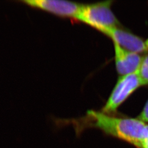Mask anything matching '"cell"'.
Listing matches in <instances>:
<instances>
[{"instance_id": "1", "label": "cell", "mask_w": 148, "mask_h": 148, "mask_svg": "<svg viewBox=\"0 0 148 148\" xmlns=\"http://www.w3.org/2000/svg\"><path fill=\"white\" fill-rule=\"evenodd\" d=\"M76 132L79 134L85 128L95 127L106 134L116 138L140 148L148 134V125L138 119L113 116L102 111L89 110L83 118L71 122Z\"/></svg>"}, {"instance_id": "2", "label": "cell", "mask_w": 148, "mask_h": 148, "mask_svg": "<svg viewBox=\"0 0 148 148\" xmlns=\"http://www.w3.org/2000/svg\"><path fill=\"white\" fill-rule=\"evenodd\" d=\"M112 1L82 4L76 19L99 32L109 27H120V22L111 9Z\"/></svg>"}, {"instance_id": "3", "label": "cell", "mask_w": 148, "mask_h": 148, "mask_svg": "<svg viewBox=\"0 0 148 148\" xmlns=\"http://www.w3.org/2000/svg\"><path fill=\"white\" fill-rule=\"evenodd\" d=\"M140 86L141 82L137 73L121 76L101 111L111 115Z\"/></svg>"}, {"instance_id": "4", "label": "cell", "mask_w": 148, "mask_h": 148, "mask_svg": "<svg viewBox=\"0 0 148 148\" xmlns=\"http://www.w3.org/2000/svg\"><path fill=\"white\" fill-rule=\"evenodd\" d=\"M22 2L63 18L76 19L82 4L68 1L59 0H24Z\"/></svg>"}, {"instance_id": "5", "label": "cell", "mask_w": 148, "mask_h": 148, "mask_svg": "<svg viewBox=\"0 0 148 148\" xmlns=\"http://www.w3.org/2000/svg\"><path fill=\"white\" fill-rule=\"evenodd\" d=\"M121 47L135 53L146 52L148 48L143 40L120 27H109L101 32Z\"/></svg>"}, {"instance_id": "6", "label": "cell", "mask_w": 148, "mask_h": 148, "mask_svg": "<svg viewBox=\"0 0 148 148\" xmlns=\"http://www.w3.org/2000/svg\"><path fill=\"white\" fill-rule=\"evenodd\" d=\"M117 71L121 76L137 73L142 58L138 53L129 51L114 42Z\"/></svg>"}, {"instance_id": "7", "label": "cell", "mask_w": 148, "mask_h": 148, "mask_svg": "<svg viewBox=\"0 0 148 148\" xmlns=\"http://www.w3.org/2000/svg\"><path fill=\"white\" fill-rule=\"evenodd\" d=\"M142 86L148 85V54L142 59L137 71Z\"/></svg>"}, {"instance_id": "8", "label": "cell", "mask_w": 148, "mask_h": 148, "mask_svg": "<svg viewBox=\"0 0 148 148\" xmlns=\"http://www.w3.org/2000/svg\"><path fill=\"white\" fill-rule=\"evenodd\" d=\"M137 119L140 121L145 123L148 122V100L145 105L143 108V110L140 112L139 115L138 116Z\"/></svg>"}, {"instance_id": "9", "label": "cell", "mask_w": 148, "mask_h": 148, "mask_svg": "<svg viewBox=\"0 0 148 148\" xmlns=\"http://www.w3.org/2000/svg\"><path fill=\"white\" fill-rule=\"evenodd\" d=\"M140 148H148V134L142 143Z\"/></svg>"}, {"instance_id": "10", "label": "cell", "mask_w": 148, "mask_h": 148, "mask_svg": "<svg viewBox=\"0 0 148 148\" xmlns=\"http://www.w3.org/2000/svg\"><path fill=\"white\" fill-rule=\"evenodd\" d=\"M145 45H146V47L148 48V39L147 40L145 41Z\"/></svg>"}]
</instances>
